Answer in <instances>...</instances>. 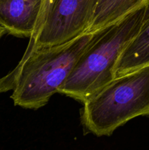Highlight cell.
Segmentation results:
<instances>
[{"mask_svg":"<svg viewBox=\"0 0 149 150\" xmlns=\"http://www.w3.org/2000/svg\"><path fill=\"white\" fill-rule=\"evenodd\" d=\"M147 0H100L89 32H96L115 23Z\"/></svg>","mask_w":149,"mask_h":150,"instance_id":"cell-7","label":"cell"},{"mask_svg":"<svg viewBox=\"0 0 149 150\" xmlns=\"http://www.w3.org/2000/svg\"><path fill=\"white\" fill-rule=\"evenodd\" d=\"M53 2V0H43V1H42V7H41L40 13H39V18H38V21L37 23L36 27H35L34 32L32 36L29 38L30 39L29 40V42L28 44V46L23 55L29 54L31 50H32V48H33L35 42L37 40V38L38 35L40 32L41 29H42V26L45 23V19H46L48 13H49V10L51 9V6H52Z\"/></svg>","mask_w":149,"mask_h":150,"instance_id":"cell-8","label":"cell"},{"mask_svg":"<svg viewBox=\"0 0 149 150\" xmlns=\"http://www.w3.org/2000/svg\"><path fill=\"white\" fill-rule=\"evenodd\" d=\"M43 0H0V26L18 38L32 36Z\"/></svg>","mask_w":149,"mask_h":150,"instance_id":"cell-5","label":"cell"},{"mask_svg":"<svg viewBox=\"0 0 149 150\" xmlns=\"http://www.w3.org/2000/svg\"><path fill=\"white\" fill-rule=\"evenodd\" d=\"M149 66V0L143 5L140 27L124 49L115 67V77Z\"/></svg>","mask_w":149,"mask_h":150,"instance_id":"cell-6","label":"cell"},{"mask_svg":"<svg viewBox=\"0 0 149 150\" xmlns=\"http://www.w3.org/2000/svg\"><path fill=\"white\" fill-rule=\"evenodd\" d=\"M94 34L87 32L66 43L36 50L0 79V92L13 90L15 105L26 109L45 105L58 93Z\"/></svg>","mask_w":149,"mask_h":150,"instance_id":"cell-1","label":"cell"},{"mask_svg":"<svg viewBox=\"0 0 149 150\" xmlns=\"http://www.w3.org/2000/svg\"><path fill=\"white\" fill-rule=\"evenodd\" d=\"M100 0H53L33 48L21 59L34 51L58 45L89 32Z\"/></svg>","mask_w":149,"mask_h":150,"instance_id":"cell-4","label":"cell"},{"mask_svg":"<svg viewBox=\"0 0 149 150\" xmlns=\"http://www.w3.org/2000/svg\"><path fill=\"white\" fill-rule=\"evenodd\" d=\"M83 104L87 133L109 136L129 120L149 115V66L116 76Z\"/></svg>","mask_w":149,"mask_h":150,"instance_id":"cell-3","label":"cell"},{"mask_svg":"<svg viewBox=\"0 0 149 150\" xmlns=\"http://www.w3.org/2000/svg\"><path fill=\"white\" fill-rule=\"evenodd\" d=\"M5 33H7V32H6V31H5V29H3L1 26H0V39H1V37H2L3 35H4Z\"/></svg>","mask_w":149,"mask_h":150,"instance_id":"cell-9","label":"cell"},{"mask_svg":"<svg viewBox=\"0 0 149 150\" xmlns=\"http://www.w3.org/2000/svg\"><path fill=\"white\" fill-rule=\"evenodd\" d=\"M143 5L95 32L58 93L84 103L115 77L120 57L140 27Z\"/></svg>","mask_w":149,"mask_h":150,"instance_id":"cell-2","label":"cell"}]
</instances>
